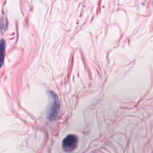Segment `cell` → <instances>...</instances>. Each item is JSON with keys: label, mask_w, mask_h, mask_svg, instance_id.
I'll return each instance as SVG.
<instances>
[{"label": "cell", "mask_w": 153, "mask_h": 153, "mask_svg": "<svg viewBox=\"0 0 153 153\" xmlns=\"http://www.w3.org/2000/svg\"><path fill=\"white\" fill-rule=\"evenodd\" d=\"M1 63H3V59H4V50H5V42L3 40L1 41Z\"/></svg>", "instance_id": "cell-3"}, {"label": "cell", "mask_w": 153, "mask_h": 153, "mask_svg": "<svg viewBox=\"0 0 153 153\" xmlns=\"http://www.w3.org/2000/svg\"><path fill=\"white\" fill-rule=\"evenodd\" d=\"M78 139L77 136L74 134H69L66 136L62 142L63 149L66 152L74 151L77 146Z\"/></svg>", "instance_id": "cell-2"}, {"label": "cell", "mask_w": 153, "mask_h": 153, "mask_svg": "<svg viewBox=\"0 0 153 153\" xmlns=\"http://www.w3.org/2000/svg\"><path fill=\"white\" fill-rule=\"evenodd\" d=\"M51 93V94L50 96L52 100L48 112V117L50 120H54L58 115L60 105L57 96L52 92Z\"/></svg>", "instance_id": "cell-1"}]
</instances>
